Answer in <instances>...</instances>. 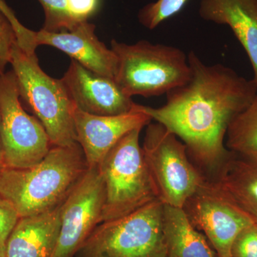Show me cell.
Returning <instances> with one entry per match:
<instances>
[{
  "mask_svg": "<svg viewBox=\"0 0 257 257\" xmlns=\"http://www.w3.org/2000/svg\"><path fill=\"white\" fill-rule=\"evenodd\" d=\"M17 43L16 34L8 19L0 12V76L11 60L12 51Z\"/></svg>",
  "mask_w": 257,
  "mask_h": 257,
  "instance_id": "44dd1931",
  "label": "cell"
},
{
  "mask_svg": "<svg viewBox=\"0 0 257 257\" xmlns=\"http://www.w3.org/2000/svg\"><path fill=\"white\" fill-rule=\"evenodd\" d=\"M67 10L76 21H87V19L95 13L99 0H66Z\"/></svg>",
  "mask_w": 257,
  "mask_h": 257,
  "instance_id": "cb8c5ba5",
  "label": "cell"
},
{
  "mask_svg": "<svg viewBox=\"0 0 257 257\" xmlns=\"http://www.w3.org/2000/svg\"><path fill=\"white\" fill-rule=\"evenodd\" d=\"M142 150L161 202L183 207L206 177L189 159L186 145L165 126L151 121Z\"/></svg>",
  "mask_w": 257,
  "mask_h": 257,
  "instance_id": "52a82bcc",
  "label": "cell"
},
{
  "mask_svg": "<svg viewBox=\"0 0 257 257\" xmlns=\"http://www.w3.org/2000/svg\"><path fill=\"white\" fill-rule=\"evenodd\" d=\"M187 60L190 78L166 94L165 104L139 108L175 134L204 175H214L231 153L224 142L229 125L252 102L257 85L223 64H204L195 52Z\"/></svg>",
  "mask_w": 257,
  "mask_h": 257,
  "instance_id": "6da1fadb",
  "label": "cell"
},
{
  "mask_svg": "<svg viewBox=\"0 0 257 257\" xmlns=\"http://www.w3.org/2000/svg\"><path fill=\"white\" fill-rule=\"evenodd\" d=\"M0 12L3 13L5 16L8 19L10 23H12V22L13 23L17 19L13 10L10 9L3 0H0Z\"/></svg>",
  "mask_w": 257,
  "mask_h": 257,
  "instance_id": "d4e9b609",
  "label": "cell"
},
{
  "mask_svg": "<svg viewBox=\"0 0 257 257\" xmlns=\"http://www.w3.org/2000/svg\"><path fill=\"white\" fill-rule=\"evenodd\" d=\"M143 128L124 135L97 166L105 192L101 223L127 215L160 199L140 144Z\"/></svg>",
  "mask_w": 257,
  "mask_h": 257,
  "instance_id": "277c9868",
  "label": "cell"
},
{
  "mask_svg": "<svg viewBox=\"0 0 257 257\" xmlns=\"http://www.w3.org/2000/svg\"><path fill=\"white\" fill-rule=\"evenodd\" d=\"M117 60L114 80L126 95L167 94L190 78L187 56L177 47L141 40L133 45L111 42Z\"/></svg>",
  "mask_w": 257,
  "mask_h": 257,
  "instance_id": "3957f363",
  "label": "cell"
},
{
  "mask_svg": "<svg viewBox=\"0 0 257 257\" xmlns=\"http://www.w3.org/2000/svg\"><path fill=\"white\" fill-rule=\"evenodd\" d=\"M61 79L74 105L88 114H124L133 110L136 104L114 79L95 73L74 60Z\"/></svg>",
  "mask_w": 257,
  "mask_h": 257,
  "instance_id": "8fae6325",
  "label": "cell"
},
{
  "mask_svg": "<svg viewBox=\"0 0 257 257\" xmlns=\"http://www.w3.org/2000/svg\"><path fill=\"white\" fill-rule=\"evenodd\" d=\"M88 168L78 143L52 146L45 158L31 167H5L0 172V194L20 217L35 215L62 204Z\"/></svg>",
  "mask_w": 257,
  "mask_h": 257,
  "instance_id": "7a4b0ae2",
  "label": "cell"
},
{
  "mask_svg": "<svg viewBox=\"0 0 257 257\" xmlns=\"http://www.w3.org/2000/svg\"><path fill=\"white\" fill-rule=\"evenodd\" d=\"M0 161L3 162V143H2V135H1V116H0ZM4 163V162H3Z\"/></svg>",
  "mask_w": 257,
  "mask_h": 257,
  "instance_id": "484cf974",
  "label": "cell"
},
{
  "mask_svg": "<svg viewBox=\"0 0 257 257\" xmlns=\"http://www.w3.org/2000/svg\"><path fill=\"white\" fill-rule=\"evenodd\" d=\"M62 203L45 212L20 217L7 241L5 257L52 256L60 235Z\"/></svg>",
  "mask_w": 257,
  "mask_h": 257,
  "instance_id": "5bb4252c",
  "label": "cell"
},
{
  "mask_svg": "<svg viewBox=\"0 0 257 257\" xmlns=\"http://www.w3.org/2000/svg\"><path fill=\"white\" fill-rule=\"evenodd\" d=\"M212 179L257 224V158L240 156L231 152Z\"/></svg>",
  "mask_w": 257,
  "mask_h": 257,
  "instance_id": "2e32d148",
  "label": "cell"
},
{
  "mask_svg": "<svg viewBox=\"0 0 257 257\" xmlns=\"http://www.w3.org/2000/svg\"><path fill=\"white\" fill-rule=\"evenodd\" d=\"M35 45H48L58 49L86 68L101 75L114 79L117 60L111 49L99 40L95 25L81 22L72 30L35 32Z\"/></svg>",
  "mask_w": 257,
  "mask_h": 257,
  "instance_id": "4fadbf2b",
  "label": "cell"
},
{
  "mask_svg": "<svg viewBox=\"0 0 257 257\" xmlns=\"http://www.w3.org/2000/svg\"><path fill=\"white\" fill-rule=\"evenodd\" d=\"M38 1L45 12V23L42 30L50 32L70 30L79 23L69 14L66 0Z\"/></svg>",
  "mask_w": 257,
  "mask_h": 257,
  "instance_id": "ffe728a7",
  "label": "cell"
},
{
  "mask_svg": "<svg viewBox=\"0 0 257 257\" xmlns=\"http://www.w3.org/2000/svg\"><path fill=\"white\" fill-rule=\"evenodd\" d=\"M5 167V164L3 163V162H2V161H0V172H1L2 170H3Z\"/></svg>",
  "mask_w": 257,
  "mask_h": 257,
  "instance_id": "4316f807",
  "label": "cell"
},
{
  "mask_svg": "<svg viewBox=\"0 0 257 257\" xmlns=\"http://www.w3.org/2000/svg\"><path fill=\"white\" fill-rule=\"evenodd\" d=\"M188 0H157L144 7L139 13L140 23L154 30L169 18L179 13Z\"/></svg>",
  "mask_w": 257,
  "mask_h": 257,
  "instance_id": "d6986e66",
  "label": "cell"
},
{
  "mask_svg": "<svg viewBox=\"0 0 257 257\" xmlns=\"http://www.w3.org/2000/svg\"><path fill=\"white\" fill-rule=\"evenodd\" d=\"M105 192L97 167H89L62 203L58 241L51 257H74L101 223Z\"/></svg>",
  "mask_w": 257,
  "mask_h": 257,
  "instance_id": "30bf717a",
  "label": "cell"
},
{
  "mask_svg": "<svg viewBox=\"0 0 257 257\" xmlns=\"http://www.w3.org/2000/svg\"><path fill=\"white\" fill-rule=\"evenodd\" d=\"M164 203L154 201L96 226L74 257H167Z\"/></svg>",
  "mask_w": 257,
  "mask_h": 257,
  "instance_id": "8992f818",
  "label": "cell"
},
{
  "mask_svg": "<svg viewBox=\"0 0 257 257\" xmlns=\"http://www.w3.org/2000/svg\"><path fill=\"white\" fill-rule=\"evenodd\" d=\"M0 116L5 167L28 168L41 162L52 143L42 123L23 109L13 70L0 76Z\"/></svg>",
  "mask_w": 257,
  "mask_h": 257,
  "instance_id": "ba28073f",
  "label": "cell"
},
{
  "mask_svg": "<svg viewBox=\"0 0 257 257\" xmlns=\"http://www.w3.org/2000/svg\"><path fill=\"white\" fill-rule=\"evenodd\" d=\"M199 14L231 29L247 54L257 85V0H201Z\"/></svg>",
  "mask_w": 257,
  "mask_h": 257,
  "instance_id": "9a60e30c",
  "label": "cell"
},
{
  "mask_svg": "<svg viewBox=\"0 0 257 257\" xmlns=\"http://www.w3.org/2000/svg\"><path fill=\"white\" fill-rule=\"evenodd\" d=\"M10 64L20 99L26 102L42 123L52 146L77 143L73 118L74 105L62 79L52 78L39 64L35 52H28L18 42L12 51Z\"/></svg>",
  "mask_w": 257,
  "mask_h": 257,
  "instance_id": "5b68a950",
  "label": "cell"
},
{
  "mask_svg": "<svg viewBox=\"0 0 257 257\" xmlns=\"http://www.w3.org/2000/svg\"><path fill=\"white\" fill-rule=\"evenodd\" d=\"M167 257H218L206 236L189 221L182 208L164 204Z\"/></svg>",
  "mask_w": 257,
  "mask_h": 257,
  "instance_id": "e0dca14e",
  "label": "cell"
},
{
  "mask_svg": "<svg viewBox=\"0 0 257 257\" xmlns=\"http://www.w3.org/2000/svg\"><path fill=\"white\" fill-rule=\"evenodd\" d=\"M225 145L236 155L257 158V94L251 104L231 121Z\"/></svg>",
  "mask_w": 257,
  "mask_h": 257,
  "instance_id": "ac0fdd59",
  "label": "cell"
},
{
  "mask_svg": "<svg viewBox=\"0 0 257 257\" xmlns=\"http://www.w3.org/2000/svg\"><path fill=\"white\" fill-rule=\"evenodd\" d=\"M193 226L206 236L218 257H231L236 236L254 223L206 176L182 207Z\"/></svg>",
  "mask_w": 257,
  "mask_h": 257,
  "instance_id": "9c48e42d",
  "label": "cell"
},
{
  "mask_svg": "<svg viewBox=\"0 0 257 257\" xmlns=\"http://www.w3.org/2000/svg\"><path fill=\"white\" fill-rule=\"evenodd\" d=\"M73 118L77 142L89 167H97L126 134L143 128L152 121L151 117L140 110L138 104L130 112L115 116L88 114L75 106Z\"/></svg>",
  "mask_w": 257,
  "mask_h": 257,
  "instance_id": "7c38bea8",
  "label": "cell"
},
{
  "mask_svg": "<svg viewBox=\"0 0 257 257\" xmlns=\"http://www.w3.org/2000/svg\"><path fill=\"white\" fill-rule=\"evenodd\" d=\"M231 254V257H257V224L245 228L236 236Z\"/></svg>",
  "mask_w": 257,
  "mask_h": 257,
  "instance_id": "7402d4cb",
  "label": "cell"
},
{
  "mask_svg": "<svg viewBox=\"0 0 257 257\" xmlns=\"http://www.w3.org/2000/svg\"><path fill=\"white\" fill-rule=\"evenodd\" d=\"M19 219L13 204L0 194V256L5 257V245Z\"/></svg>",
  "mask_w": 257,
  "mask_h": 257,
  "instance_id": "603a6c76",
  "label": "cell"
},
{
  "mask_svg": "<svg viewBox=\"0 0 257 257\" xmlns=\"http://www.w3.org/2000/svg\"><path fill=\"white\" fill-rule=\"evenodd\" d=\"M0 257H4V256H0Z\"/></svg>",
  "mask_w": 257,
  "mask_h": 257,
  "instance_id": "83f0119b",
  "label": "cell"
}]
</instances>
